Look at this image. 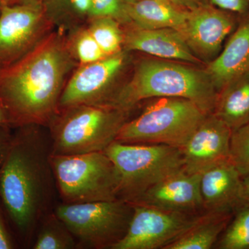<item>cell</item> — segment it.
Listing matches in <instances>:
<instances>
[{
  "label": "cell",
  "instance_id": "6da1fadb",
  "mask_svg": "<svg viewBox=\"0 0 249 249\" xmlns=\"http://www.w3.org/2000/svg\"><path fill=\"white\" fill-rule=\"evenodd\" d=\"M68 39L47 34L29 52L0 69V104L11 126L48 125L59 111L66 78L76 65Z\"/></svg>",
  "mask_w": 249,
  "mask_h": 249
},
{
  "label": "cell",
  "instance_id": "7a4b0ae2",
  "mask_svg": "<svg viewBox=\"0 0 249 249\" xmlns=\"http://www.w3.org/2000/svg\"><path fill=\"white\" fill-rule=\"evenodd\" d=\"M43 126L18 127L0 165V197L11 221L26 240L52 212L56 184L52 142Z\"/></svg>",
  "mask_w": 249,
  "mask_h": 249
},
{
  "label": "cell",
  "instance_id": "3957f363",
  "mask_svg": "<svg viewBox=\"0 0 249 249\" xmlns=\"http://www.w3.org/2000/svg\"><path fill=\"white\" fill-rule=\"evenodd\" d=\"M196 66L157 58L141 59L130 79L118 88L109 104L131 111L145 100L183 98L211 114L218 92L206 70Z\"/></svg>",
  "mask_w": 249,
  "mask_h": 249
},
{
  "label": "cell",
  "instance_id": "277c9868",
  "mask_svg": "<svg viewBox=\"0 0 249 249\" xmlns=\"http://www.w3.org/2000/svg\"><path fill=\"white\" fill-rule=\"evenodd\" d=\"M129 112L109 104L80 105L59 109L48 125L52 155L106 151L129 120Z\"/></svg>",
  "mask_w": 249,
  "mask_h": 249
},
{
  "label": "cell",
  "instance_id": "5b68a950",
  "mask_svg": "<svg viewBox=\"0 0 249 249\" xmlns=\"http://www.w3.org/2000/svg\"><path fill=\"white\" fill-rule=\"evenodd\" d=\"M207 114L186 98H155L137 117L124 124L116 142L182 149Z\"/></svg>",
  "mask_w": 249,
  "mask_h": 249
},
{
  "label": "cell",
  "instance_id": "8992f818",
  "mask_svg": "<svg viewBox=\"0 0 249 249\" xmlns=\"http://www.w3.org/2000/svg\"><path fill=\"white\" fill-rule=\"evenodd\" d=\"M105 152L119 173L118 199L129 203L184 165L181 148L161 144L114 142Z\"/></svg>",
  "mask_w": 249,
  "mask_h": 249
},
{
  "label": "cell",
  "instance_id": "52a82bcc",
  "mask_svg": "<svg viewBox=\"0 0 249 249\" xmlns=\"http://www.w3.org/2000/svg\"><path fill=\"white\" fill-rule=\"evenodd\" d=\"M57 191L63 204L118 199L119 175L105 152L51 155Z\"/></svg>",
  "mask_w": 249,
  "mask_h": 249
},
{
  "label": "cell",
  "instance_id": "ba28073f",
  "mask_svg": "<svg viewBox=\"0 0 249 249\" xmlns=\"http://www.w3.org/2000/svg\"><path fill=\"white\" fill-rule=\"evenodd\" d=\"M53 211L78 240V247L112 249L127 231L133 206L121 199L62 203Z\"/></svg>",
  "mask_w": 249,
  "mask_h": 249
},
{
  "label": "cell",
  "instance_id": "9c48e42d",
  "mask_svg": "<svg viewBox=\"0 0 249 249\" xmlns=\"http://www.w3.org/2000/svg\"><path fill=\"white\" fill-rule=\"evenodd\" d=\"M52 25L40 2L1 4L0 7V62L12 63L29 52Z\"/></svg>",
  "mask_w": 249,
  "mask_h": 249
},
{
  "label": "cell",
  "instance_id": "30bf717a",
  "mask_svg": "<svg viewBox=\"0 0 249 249\" xmlns=\"http://www.w3.org/2000/svg\"><path fill=\"white\" fill-rule=\"evenodd\" d=\"M132 204L133 214L127 231L112 249H164L199 214Z\"/></svg>",
  "mask_w": 249,
  "mask_h": 249
},
{
  "label": "cell",
  "instance_id": "8fae6325",
  "mask_svg": "<svg viewBox=\"0 0 249 249\" xmlns=\"http://www.w3.org/2000/svg\"><path fill=\"white\" fill-rule=\"evenodd\" d=\"M125 51L80 65L67 81L59 109L80 105L109 104L115 93L114 85L125 65Z\"/></svg>",
  "mask_w": 249,
  "mask_h": 249
},
{
  "label": "cell",
  "instance_id": "7c38bea8",
  "mask_svg": "<svg viewBox=\"0 0 249 249\" xmlns=\"http://www.w3.org/2000/svg\"><path fill=\"white\" fill-rule=\"evenodd\" d=\"M238 15L203 3L190 10L178 31L196 57L210 60L219 53L223 42L235 29Z\"/></svg>",
  "mask_w": 249,
  "mask_h": 249
},
{
  "label": "cell",
  "instance_id": "4fadbf2b",
  "mask_svg": "<svg viewBox=\"0 0 249 249\" xmlns=\"http://www.w3.org/2000/svg\"><path fill=\"white\" fill-rule=\"evenodd\" d=\"M232 129L213 113L207 114L181 149L187 173L201 174L229 160Z\"/></svg>",
  "mask_w": 249,
  "mask_h": 249
},
{
  "label": "cell",
  "instance_id": "5bb4252c",
  "mask_svg": "<svg viewBox=\"0 0 249 249\" xmlns=\"http://www.w3.org/2000/svg\"><path fill=\"white\" fill-rule=\"evenodd\" d=\"M201 175L180 170L163 178L131 204H146L168 211L200 214L204 211L200 191Z\"/></svg>",
  "mask_w": 249,
  "mask_h": 249
},
{
  "label": "cell",
  "instance_id": "9a60e30c",
  "mask_svg": "<svg viewBox=\"0 0 249 249\" xmlns=\"http://www.w3.org/2000/svg\"><path fill=\"white\" fill-rule=\"evenodd\" d=\"M124 49L137 51L163 60L183 62L191 65H203L189 48L177 29H144L133 27L124 32Z\"/></svg>",
  "mask_w": 249,
  "mask_h": 249
},
{
  "label": "cell",
  "instance_id": "2e32d148",
  "mask_svg": "<svg viewBox=\"0 0 249 249\" xmlns=\"http://www.w3.org/2000/svg\"><path fill=\"white\" fill-rule=\"evenodd\" d=\"M240 174L230 160L201 173L200 191L205 211H235L242 203Z\"/></svg>",
  "mask_w": 249,
  "mask_h": 249
},
{
  "label": "cell",
  "instance_id": "e0dca14e",
  "mask_svg": "<svg viewBox=\"0 0 249 249\" xmlns=\"http://www.w3.org/2000/svg\"><path fill=\"white\" fill-rule=\"evenodd\" d=\"M245 15L221 53L204 68L217 92L249 71V16Z\"/></svg>",
  "mask_w": 249,
  "mask_h": 249
},
{
  "label": "cell",
  "instance_id": "ac0fdd59",
  "mask_svg": "<svg viewBox=\"0 0 249 249\" xmlns=\"http://www.w3.org/2000/svg\"><path fill=\"white\" fill-rule=\"evenodd\" d=\"M131 25L144 29H178L186 22L190 10L170 0H128Z\"/></svg>",
  "mask_w": 249,
  "mask_h": 249
},
{
  "label": "cell",
  "instance_id": "d6986e66",
  "mask_svg": "<svg viewBox=\"0 0 249 249\" xmlns=\"http://www.w3.org/2000/svg\"><path fill=\"white\" fill-rule=\"evenodd\" d=\"M234 211H205L164 249H213L231 220Z\"/></svg>",
  "mask_w": 249,
  "mask_h": 249
},
{
  "label": "cell",
  "instance_id": "ffe728a7",
  "mask_svg": "<svg viewBox=\"0 0 249 249\" xmlns=\"http://www.w3.org/2000/svg\"><path fill=\"white\" fill-rule=\"evenodd\" d=\"M213 114L234 129L249 121V71L218 91Z\"/></svg>",
  "mask_w": 249,
  "mask_h": 249
},
{
  "label": "cell",
  "instance_id": "44dd1931",
  "mask_svg": "<svg viewBox=\"0 0 249 249\" xmlns=\"http://www.w3.org/2000/svg\"><path fill=\"white\" fill-rule=\"evenodd\" d=\"M34 249H73L78 247L74 236L54 211L41 220Z\"/></svg>",
  "mask_w": 249,
  "mask_h": 249
},
{
  "label": "cell",
  "instance_id": "7402d4cb",
  "mask_svg": "<svg viewBox=\"0 0 249 249\" xmlns=\"http://www.w3.org/2000/svg\"><path fill=\"white\" fill-rule=\"evenodd\" d=\"M213 249H249V201H242Z\"/></svg>",
  "mask_w": 249,
  "mask_h": 249
},
{
  "label": "cell",
  "instance_id": "603a6c76",
  "mask_svg": "<svg viewBox=\"0 0 249 249\" xmlns=\"http://www.w3.org/2000/svg\"><path fill=\"white\" fill-rule=\"evenodd\" d=\"M121 24L110 18L89 19L88 30L107 55L119 53L124 49V32Z\"/></svg>",
  "mask_w": 249,
  "mask_h": 249
},
{
  "label": "cell",
  "instance_id": "cb8c5ba5",
  "mask_svg": "<svg viewBox=\"0 0 249 249\" xmlns=\"http://www.w3.org/2000/svg\"><path fill=\"white\" fill-rule=\"evenodd\" d=\"M68 37V43L73 57L80 65L98 61L108 56L93 38L88 27L75 28Z\"/></svg>",
  "mask_w": 249,
  "mask_h": 249
},
{
  "label": "cell",
  "instance_id": "d4e9b609",
  "mask_svg": "<svg viewBox=\"0 0 249 249\" xmlns=\"http://www.w3.org/2000/svg\"><path fill=\"white\" fill-rule=\"evenodd\" d=\"M229 160L242 178L249 174V121L232 129Z\"/></svg>",
  "mask_w": 249,
  "mask_h": 249
},
{
  "label": "cell",
  "instance_id": "484cf974",
  "mask_svg": "<svg viewBox=\"0 0 249 249\" xmlns=\"http://www.w3.org/2000/svg\"><path fill=\"white\" fill-rule=\"evenodd\" d=\"M127 2L128 0H91L89 19L110 18L121 24H131L127 11Z\"/></svg>",
  "mask_w": 249,
  "mask_h": 249
},
{
  "label": "cell",
  "instance_id": "4316f807",
  "mask_svg": "<svg viewBox=\"0 0 249 249\" xmlns=\"http://www.w3.org/2000/svg\"><path fill=\"white\" fill-rule=\"evenodd\" d=\"M216 7L244 16L249 12V0H210Z\"/></svg>",
  "mask_w": 249,
  "mask_h": 249
},
{
  "label": "cell",
  "instance_id": "83f0119b",
  "mask_svg": "<svg viewBox=\"0 0 249 249\" xmlns=\"http://www.w3.org/2000/svg\"><path fill=\"white\" fill-rule=\"evenodd\" d=\"M11 135L12 134L10 133L9 127H0V165L6 155Z\"/></svg>",
  "mask_w": 249,
  "mask_h": 249
},
{
  "label": "cell",
  "instance_id": "f1b7e54d",
  "mask_svg": "<svg viewBox=\"0 0 249 249\" xmlns=\"http://www.w3.org/2000/svg\"><path fill=\"white\" fill-rule=\"evenodd\" d=\"M14 249V243L6 231L2 218L0 214V249Z\"/></svg>",
  "mask_w": 249,
  "mask_h": 249
},
{
  "label": "cell",
  "instance_id": "f546056e",
  "mask_svg": "<svg viewBox=\"0 0 249 249\" xmlns=\"http://www.w3.org/2000/svg\"><path fill=\"white\" fill-rule=\"evenodd\" d=\"M170 1L188 10L196 9L199 5L203 4L201 0H170Z\"/></svg>",
  "mask_w": 249,
  "mask_h": 249
},
{
  "label": "cell",
  "instance_id": "4dcf8cb0",
  "mask_svg": "<svg viewBox=\"0 0 249 249\" xmlns=\"http://www.w3.org/2000/svg\"><path fill=\"white\" fill-rule=\"evenodd\" d=\"M242 196L245 201H249V174L242 178Z\"/></svg>",
  "mask_w": 249,
  "mask_h": 249
},
{
  "label": "cell",
  "instance_id": "1f68e13d",
  "mask_svg": "<svg viewBox=\"0 0 249 249\" xmlns=\"http://www.w3.org/2000/svg\"><path fill=\"white\" fill-rule=\"evenodd\" d=\"M11 121L4 107L0 104V127H11Z\"/></svg>",
  "mask_w": 249,
  "mask_h": 249
},
{
  "label": "cell",
  "instance_id": "d6a6232c",
  "mask_svg": "<svg viewBox=\"0 0 249 249\" xmlns=\"http://www.w3.org/2000/svg\"><path fill=\"white\" fill-rule=\"evenodd\" d=\"M17 1L18 0H0L1 4H14V3ZM20 1H22V0H20Z\"/></svg>",
  "mask_w": 249,
  "mask_h": 249
},
{
  "label": "cell",
  "instance_id": "836d02e7",
  "mask_svg": "<svg viewBox=\"0 0 249 249\" xmlns=\"http://www.w3.org/2000/svg\"><path fill=\"white\" fill-rule=\"evenodd\" d=\"M22 3L28 2H40L39 0H22Z\"/></svg>",
  "mask_w": 249,
  "mask_h": 249
},
{
  "label": "cell",
  "instance_id": "e575fe53",
  "mask_svg": "<svg viewBox=\"0 0 249 249\" xmlns=\"http://www.w3.org/2000/svg\"><path fill=\"white\" fill-rule=\"evenodd\" d=\"M1 68V62H0V69Z\"/></svg>",
  "mask_w": 249,
  "mask_h": 249
},
{
  "label": "cell",
  "instance_id": "d590c367",
  "mask_svg": "<svg viewBox=\"0 0 249 249\" xmlns=\"http://www.w3.org/2000/svg\"><path fill=\"white\" fill-rule=\"evenodd\" d=\"M1 1H0V7H1Z\"/></svg>",
  "mask_w": 249,
  "mask_h": 249
}]
</instances>
